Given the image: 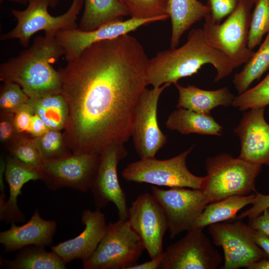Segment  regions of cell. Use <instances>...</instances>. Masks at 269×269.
Wrapping results in <instances>:
<instances>
[{"label": "cell", "mask_w": 269, "mask_h": 269, "mask_svg": "<svg viewBox=\"0 0 269 269\" xmlns=\"http://www.w3.org/2000/svg\"><path fill=\"white\" fill-rule=\"evenodd\" d=\"M3 0H0V2L3 1ZM7 1L16 3H19L22 4H28L30 0H6Z\"/></svg>", "instance_id": "45"}, {"label": "cell", "mask_w": 269, "mask_h": 269, "mask_svg": "<svg viewBox=\"0 0 269 269\" xmlns=\"http://www.w3.org/2000/svg\"><path fill=\"white\" fill-rule=\"evenodd\" d=\"M0 266L10 269H65L66 264L53 252L44 247L28 246L20 250L12 260L0 257Z\"/></svg>", "instance_id": "26"}, {"label": "cell", "mask_w": 269, "mask_h": 269, "mask_svg": "<svg viewBox=\"0 0 269 269\" xmlns=\"http://www.w3.org/2000/svg\"><path fill=\"white\" fill-rule=\"evenodd\" d=\"M84 2V0H72L66 12L54 16L48 12L47 0H30L25 9H11L17 23L12 29L1 34L0 39H16L23 47L27 48L32 35L38 31H44L46 35L55 36L60 30L78 28L76 20Z\"/></svg>", "instance_id": "7"}, {"label": "cell", "mask_w": 269, "mask_h": 269, "mask_svg": "<svg viewBox=\"0 0 269 269\" xmlns=\"http://www.w3.org/2000/svg\"><path fill=\"white\" fill-rule=\"evenodd\" d=\"M28 100L29 97L19 85L13 82L3 83L0 90V114H14Z\"/></svg>", "instance_id": "34"}, {"label": "cell", "mask_w": 269, "mask_h": 269, "mask_svg": "<svg viewBox=\"0 0 269 269\" xmlns=\"http://www.w3.org/2000/svg\"><path fill=\"white\" fill-rule=\"evenodd\" d=\"M268 210H269V209Z\"/></svg>", "instance_id": "46"}, {"label": "cell", "mask_w": 269, "mask_h": 269, "mask_svg": "<svg viewBox=\"0 0 269 269\" xmlns=\"http://www.w3.org/2000/svg\"><path fill=\"white\" fill-rule=\"evenodd\" d=\"M166 127L182 134L221 135L223 128L211 115L200 114L179 108L170 114Z\"/></svg>", "instance_id": "23"}, {"label": "cell", "mask_w": 269, "mask_h": 269, "mask_svg": "<svg viewBox=\"0 0 269 269\" xmlns=\"http://www.w3.org/2000/svg\"><path fill=\"white\" fill-rule=\"evenodd\" d=\"M253 237L256 244L265 252L266 259L269 260V238L255 230L253 233Z\"/></svg>", "instance_id": "41"}, {"label": "cell", "mask_w": 269, "mask_h": 269, "mask_svg": "<svg viewBox=\"0 0 269 269\" xmlns=\"http://www.w3.org/2000/svg\"><path fill=\"white\" fill-rule=\"evenodd\" d=\"M7 149L13 157L28 165L38 167L45 161L33 137L29 135H20L7 146Z\"/></svg>", "instance_id": "31"}, {"label": "cell", "mask_w": 269, "mask_h": 269, "mask_svg": "<svg viewBox=\"0 0 269 269\" xmlns=\"http://www.w3.org/2000/svg\"><path fill=\"white\" fill-rule=\"evenodd\" d=\"M170 85L146 88L141 94L134 110L132 136L135 149L140 159L154 158L166 144L167 137L159 128L157 105L163 91Z\"/></svg>", "instance_id": "12"}, {"label": "cell", "mask_w": 269, "mask_h": 269, "mask_svg": "<svg viewBox=\"0 0 269 269\" xmlns=\"http://www.w3.org/2000/svg\"><path fill=\"white\" fill-rule=\"evenodd\" d=\"M100 155L70 153L57 159L45 161L38 167L40 180L51 190L69 188L86 192L90 189L94 181Z\"/></svg>", "instance_id": "10"}, {"label": "cell", "mask_w": 269, "mask_h": 269, "mask_svg": "<svg viewBox=\"0 0 269 269\" xmlns=\"http://www.w3.org/2000/svg\"><path fill=\"white\" fill-rule=\"evenodd\" d=\"M22 134L18 133L14 123V114H0V140L8 146Z\"/></svg>", "instance_id": "36"}, {"label": "cell", "mask_w": 269, "mask_h": 269, "mask_svg": "<svg viewBox=\"0 0 269 269\" xmlns=\"http://www.w3.org/2000/svg\"><path fill=\"white\" fill-rule=\"evenodd\" d=\"M255 197V193L234 195L210 203L206 206L193 228L203 229L213 224L235 219L242 209L252 204Z\"/></svg>", "instance_id": "25"}, {"label": "cell", "mask_w": 269, "mask_h": 269, "mask_svg": "<svg viewBox=\"0 0 269 269\" xmlns=\"http://www.w3.org/2000/svg\"><path fill=\"white\" fill-rule=\"evenodd\" d=\"M248 38V47L253 50L269 33V0H254Z\"/></svg>", "instance_id": "29"}, {"label": "cell", "mask_w": 269, "mask_h": 269, "mask_svg": "<svg viewBox=\"0 0 269 269\" xmlns=\"http://www.w3.org/2000/svg\"><path fill=\"white\" fill-rule=\"evenodd\" d=\"M254 4V0H239L222 23L214 21L209 13L204 18L202 29L206 41L227 56L235 68L248 62L254 53L248 46Z\"/></svg>", "instance_id": "5"}, {"label": "cell", "mask_w": 269, "mask_h": 269, "mask_svg": "<svg viewBox=\"0 0 269 269\" xmlns=\"http://www.w3.org/2000/svg\"><path fill=\"white\" fill-rule=\"evenodd\" d=\"M128 219L150 258L161 255L168 224L163 209L152 194L138 196L129 208Z\"/></svg>", "instance_id": "14"}, {"label": "cell", "mask_w": 269, "mask_h": 269, "mask_svg": "<svg viewBox=\"0 0 269 269\" xmlns=\"http://www.w3.org/2000/svg\"><path fill=\"white\" fill-rule=\"evenodd\" d=\"M49 130L42 119L37 115L33 114L31 118L28 134L32 137H38Z\"/></svg>", "instance_id": "40"}, {"label": "cell", "mask_w": 269, "mask_h": 269, "mask_svg": "<svg viewBox=\"0 0 269 269\" xmlns=\"http://www.w3.org/2000/svg\"><path fill=\"white\" fill-rule=\"evenodd\" d=\"M207 174L200 189L210 203L234 195L257 192L256 181L262 165L221 153L206 159Z\"/></svg>", "instance_id": "4"}, {"label": "cell", "mask_w": 269, "mask_h": 269, "mask_svg": "<svg viewBox=\"0 0 269 269\" xmlns=\"http://www.w3.org/2000/svg\"><path fill=\"white\" fill-rule=\"evenodd\" d=\"M27 104L49 130H64L68 117V107L63 95L56 94L29 98Z\"/></svg>", "instance_id": "27"}, {"label": "cell", "mask_w": 269, "mask_h": 269, "mask_svg": "<svg viewBox=\"0 0 269 269\" xmlns=\"http://www.w3.org/2000/svg\"><path fill=\"white\" fill-rule=\"evenodd\" d=\"M149 60L126 34L91 44L57 70L69 110L63 135L71 153L100 155L129 140Z\"/></svg>", "instance_id": "1"}, {"label": "cell", "mask_w": 269, "mask_h": 269, "mask_svg": "<svg viewBox=\"0 0 269 269\" xmlns=\"http://www.w3.org/2000/svg\"><path fill=\"white\" fill-rule=\"evenodd\" d=\"M49 6L51 8H55L59 4L60 0H47Z\"/></svg>", "instance_id": "44"}, {"label": "cell", "mask_w": 269, "mask_h": 269, "mask_svg": "<svg viewBox=\"0 0 269 269\" xmlns=\"http://www.w3.org/2000/svg\"><path fill=\"white\" fill-rule=\"evenodd\" d=\"M83 15L78 28L91 31L115 20L129 15L120 0H85Z\"/></svg>", "instance_id": "24"}, {"label": "cell", "mask_w": 269, "mask_h": 269, "mask_svg": "<svg viewBox=\"0 0 269 269\" xmlns=\"http://www.w3.org/2000/svg\"><path fill=\"white\" fill-rule=\"evenodd\" d=\"M193 147L192 146L167 159H140L129 164L122 171V175L127 181L200 189L204 177L193 174L186 165L187 157Z\"/></svg>", "instance_id": "8"}, {"label": "cell", "mask_w": 269, "mask_h": 269, "mask_svg": "<svg viewBox=\"0 0 269 269\" xmlns=\"http://www.w3.org/2000/svg\"><path fill=\"white\" fill-rule=\"evenodd\" d=\"M224 258L203 229L192 228L163 252L160 269H217Z\"/></svg>", "instance_id": "11"}, {"label": "cell", "mask_w": 269, "mask_h": 269, "mask_svg": "<svg viewBox=\"0 0 269 269\" xmlns=\"http://www.w3.org/2000/svg\"><path fill=\"white\" fill-rule=\"evenodd\" d=\"M56 222L42 218L36 209L25 224L10 228L0 233V243L5 252H12L28 246L45 247L50 245L56 230Z\"/></svg>", "instance_id": "19"}, {"label": "cell", "mask_w": 269, "mask_h": 269, "mask_svg": "<svg viewBox=\"0 0 269 269\" xmlns=\"http://www.w3.org/2000/svg\"><path fill=\"white\" fill-rule=\"evenodd\" d=\"M209 13L208 6L198 0H168L167 14L172 25L171 48L177 47L185 32Z\"/></svg>", "instance_id": "22"}, {"label": "cell", "mask_w": 269, "mask_h": 269, "mask_svg": "<svg viewBox=\"0 0 269 269\" xmlns=\"http://www.w3.org/2000/svg\"><path fill=\"white\" fill-rule=\"evenodd\" d=\"M168 18L169 16L165 15L146 19L131 17L124 20L120 18L91 31H83L78 28L61 30L56 34L55 38L63 49L67 62L78 58L84 49L95 42L115 38L128 34L143 25Z\"/></svg>", "instance_id": "16"}, {"label": "cell", "mask_w": 269, "mask_h": 269, "mask_svg": "<svg viewBox=\"0 0 269 269\" xmlns=\"http://www.w3.org/2000/svg\"><path fill=\"white\" fill-rule=\"evenodd\" d=\"M269 69V33L259 49L254 52L251 59L245 64V66L234 76L233 83L238 93L240 94L248 89L256 80H259Z\"/></svg>", "instance_id": "28"}, {"label": "cell", "mask_w": 269, "mask_h": 269, "mask_svg": "<svg viewBox=\"0 0 269 269\" xmlns=\"http://www.w3.org/2000/svg\"><path fill=\"white\" fill-rule=\"evenodd\" d=\"M265 109H250L234 131L241 141L239 157L251 163L269 166V124L265 118Z\"/></svg>", "instance_id": "17"}, {"label": "cell", "mask_w": 269, "mask_h": 269, "mask_svg": "<svg viewBox=\"0 0 269 269\" xmlns=\"http://www.w3.org/2000/svg\"><path fill=\"white\" fill-rule=\"evenodd\" d=\"M128 155L123 144H113L100 155L96 175L90 188L95 206L100 210L113 203L117 209L119 219H126L129 207L117 173L119 163Z\"/></svg>", "instance_id": "15"}, {"label": "cell", "mask_w": 269, "mask_h": 269, "mask_svg": "<svg viewBox=\"0 0 269 269\" xmlns=\"http://www.w3.org/2000/svg\"><path fill=\"white\" fill-rule=\"evenodd\" d=\"M252 206L242 212L238 217L240 220L247 217L249 223L260 216L265 210L269 209V195H265L258 192L255 193V197Z\"/></svg>", "instance_id": "37"}, {"label": "cell", "mask_w": 269, "mask_h": 269, "mask_svg": "<svg viewBox=\"0 0 269 269\" xmlns=\"http://www.w3.org/2000/svg\"><path fill=\"white\" fill-rule=\"evenodd\" d=\"M131 17L146 19L168 15V0H120Z\"/></svg>", "instance_id": "33"}, {"label": "cell", "mask_w": 269, "mask_h": 269, "mask_svg": "<svg viewBox=\"0 0 269 269\" xmlns=\"http://www.w3.org/2000/svg\"><path fill=\"white\" fill-rule=\"evenodd\" d=\"M33 138L44 161L57 159L71 153L68 151L60 131L49 130L41 136Z\"/></svg>", "instance_id": "32"}, {"label": "cell", "mask_w": 269, "mask_h": 269, "mask_svg": "<svg viewBox=\"0 0 269 269\" xmlns=\"http://www.w3.org/2000/svg\"><path fill=\"white\" fill-rule=\"evenodd\" d=\"M163 258V253L160 256L150 259L149 261H146L140 264H135L131 267L129 269H159Z\"/></svg>", "instance_id": "42"}, {"label": "cell", "mask_w": 269, "mask_h": 269, "mask_svg": "<svg viewBox=\"0 0 269 269\" xmlns=\"http://www.w3.org/2000/svg\"><path fill=\"white\" fill-rule=\"evenodd\" d=\"M9 187V197H0V219L6 223L23 222L25 215L19 209L17 198L23 185L31 180L40 179L38 167L28 165L14 157L6 159L4 169Z\"/></svg>", "instance_id": "20"}, {"label": "cell", "mask_w": 269, "mask_h": 269, "mask_svg": "<svg viewBox=\"0 0 269 269\" xmlns=\"http://www.w3.org/2000/svg\"><path fill=\"white\" fill-rule=\"evenodd\" d=\"M151 189L165 213L171 239L192 229L206 206L210 203L200 189L174 187L164 190L155 186Z\"/></svg>", "instance_id": "13"}, {"label": "cell", "mask_w": 269, "mask_h": 269, "mask_svg": "<svg viewBox=\"0 0 269 269\" xmlns=\"http://www.w3.org/2000/svg\"><path fill=\"white\" fill-rule=\"evenodd\" d=\"M33 114L27 103L14 114V123L19 134H28Z\"/></svg>", "instance_id": "38"}, {"label": "cell", "mask_w": 269, "mask_h": 269, "mask_svg": "<svg viewBox=\"0 0 269 269\" xmlns=\"http://www.w3.org/2000/svg\"><path fill=\"white\" fill-rule=\"evenodd\" d=\"M214 245L222 248L224 264L221 269H247L266 258L265 252L256 244L254 229L238 220L222 222L208 226Z\"/></svg>", "instance_id": "9"}, {"label": "cell", "mask_w": 269, "mask_h": 269, "mask_svg": "<svg viewBox=\"0 0 269 269\" xmlns=\"http://www.w3.org/2000/svg\"><path fill=\"white\" fill-rule=\"evenodd\" d=\"M256 231H259L269 238V211L265 210L249 224Z\"/></svg>", "instance_id": "39"}, {"label": "cell", "mask_w": 269, "mask_h": 269, "mask_svg": "<svg viewBox=\"0 0 269 269\" xmlns=\"http://www.w3.org/2000/svg\"><path fill=\"white\" fill-rule=\"evenodd\" d=\"M174 85L179 94L177 107L202 114H211L212 109L220 106H232L235 97L227 87L215 90H206L194 85L184 87L178 83Z\"/></svg>", "instance_id": "21"}, {"label": "cell", "mask_w": 269, "mask_h": 269, "mask_svg": "<svg viewBox=\"0 0 269 269\" xmlns=\"http://www.w3.org/2000/svg\"><path fill=\"white\" fill-rule=\"evenodd\" d=\"M207 64L216 70L215 82L229 75L235 68L227 56L207 43L202 28L193 29L183 45L159 52L149 59L148 85L158 87L164 84H174L181 78L197 73Z\"/></svg>", "instance_id": "2"}, {"label": "cell", "mask_w": 269, "mask_h": 269, "mask_svg": "<svg viewBox=\"0 0 269 269\" xmlns=\"http://www.w3.org/2000/svg\"><path fill=\"white\" fill-rule=\"evenodd\" d=\"M81 221L85 228L79 235L51 247V251L65 264L76 259L82 262L88 259L95 252L106 232L105 216L99 209L84 210Z\"/></svg>", "instance_id": "18"}, {"label": "cell", "mask_w": 269, "mask_h": 269, "mask_svg": "<svg viewBox=\"0 0 269 269\" xmlns=\"http://www.w3.org/2000/svg\"><path fill=\"white\" fill-rule=\"evenodd\" d=\"M249 269H269V260L264 259L252 265Z\"/></svg>", "instance_id": "43"}, {"label": "cell", "mask_w": 269, "mask_h": 269, "mask_svg": "<svg viewBox=\"0 0 269 269\" xmlns=\"http://www.w3.org/2000/svg\"><path fill=\"white\" fill-rule=\"evenodd\" d=\"M239 0H207V5L212 19L217 23L231 14L236 7Z\"/></svg>", "instance_id": "35"}, {"label": "cell", "mask_w": 269, "mask_h": 269, "mask_svg": "<svg viewBox=\"0 0 269 269\" xmlns=\"http://www.w3.org/2000/svg\"><path fill=\"white\" fill-rule=\"evenodd\" d=\"M144 249L128 219L107 224L105 234L94 254L82 262L85 269H129Z\"/></svg>", "instance_id": "6"}, {"label": "cell", "mask_w": 269, "mask_h": 269, "mask_svg": "<svg viewBox=\"0 0 269 269\" xmlns=\"http://www.w3.org/2000/svg\"><path fill=\"white\" fill-rule=\"evenodd\" d=\"M269 105V72L259 83L235 96L232 106L241 111Z\"/></svg>", "instance_id": "30"}, {"label": "cell", "mask_w": 269, "mask_h": 269, "mask_svg": "<svg viewBox=\"0 0 269 269\" xmlns=\"http://www.w3.org/2000/svg\"><path fill=\"white\" fill-rule=\"evenodd\" d=\"M64 54L55 36H36L30 46L0 64V80L17 84L29 98L60 94L58 72L52 64Z\"/></svg>", "instance_id": "3"}]
</instances>
